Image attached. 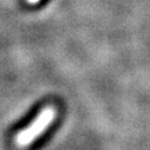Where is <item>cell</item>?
Masks as SVG:
<instances>
[{"instance_id": "1", "label": "cell", "mask_w": 150, "mask_h": 150, "mask_svg": "<svg viewBox=\"0 0 150 150\" xmlns=\"http://www.w3.org/2000/svg\"><path fill=\"white\" fill-rule=\"evenodd\" d=\"M56 116H57V110L54 106L49 105V106L44 108L39 112V115L33 120V122L27 128H25L24 130H21L17 134L16 144L20 148H25V146L31 145L53 123Z\"/></svg>"}, {"instance_id": "2", "label": "cell", "mask_w": 150, "mask_h": 150, "mask_svg": "<svg viewBox=\"0 0 150 150\" xmlns=\"http://www.w3.org/2000/svg\"><path fill=\"white\" fill-rule=\"evenodd\" d=\"M27 1H28L30 4H35V3H38L39 0H27Z\"/></svg>"}]
</instances>
